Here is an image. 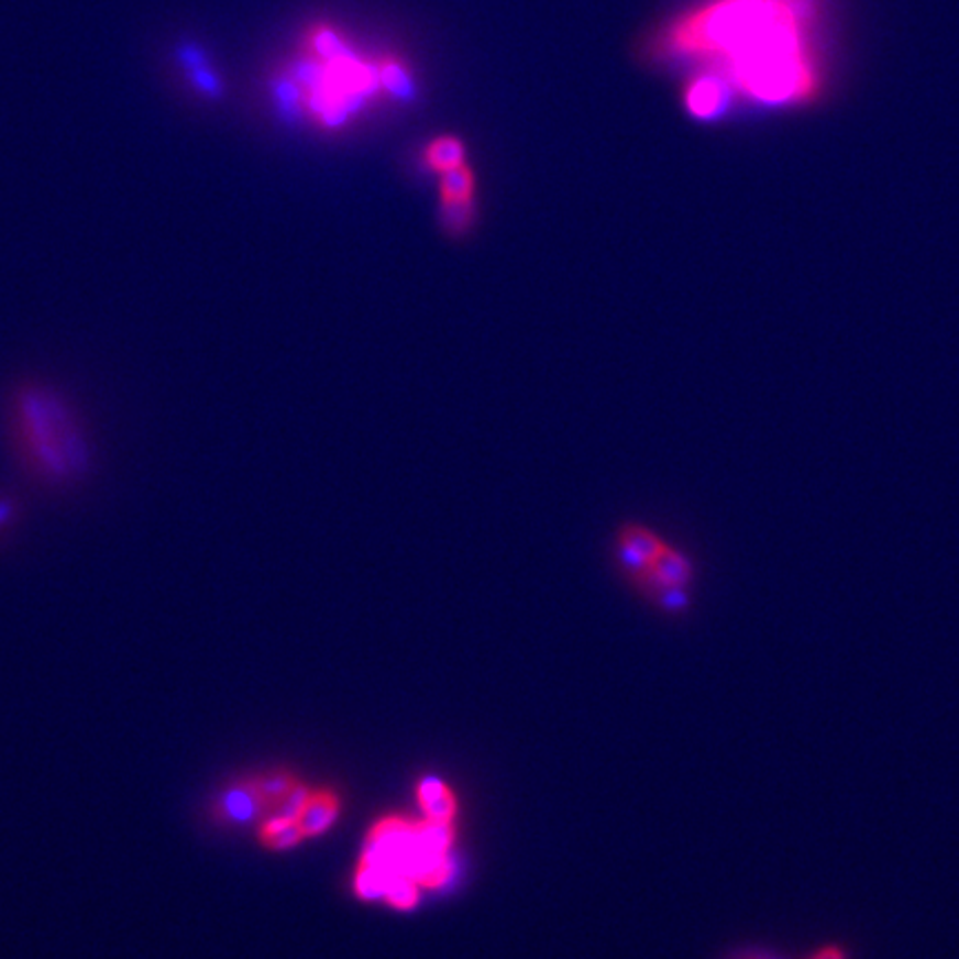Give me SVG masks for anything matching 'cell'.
I'll return each mask as SVG.
<instances>
[{"label": "cell", "instance_id": "6da1fadb", "mask_svg": "<svg viewBox=\"0 0 959 959\" xmlns=\"http://www.w3.org/2000/svg\"><path fill=\"white\" fill-rule=\"evenodd\" d=\"M817 0H715L680 41L723 63L715 76L760 107L811 104L824 87Z\"/></svg>", "mask_w": 959, "mask_h": 959}, {"label": "cell", "instance_id": "7a4b0ae2", "mask_svg": "<svg viewBox=\"0 0 959 959\" xmlns=\"http://www.w3.org/2000/svg\"><path fill=\"white\" fill-rule=\"evenodd\" d=\"M455 822L387 815L374 824L355 867L353 891L360 900H381L389 882L411 878L420 889L433 891L451 875V847Z\"/></svg>", "mask_w": 959, "mask_h": 959}, {"label": "cell", "instance_id": "3957f363", "mask_svg": "<svg viewBox=\"0 0 959 959\" xmlns=\"http://www.w3.org/2000/svg\"><path fill=\"white\" fill-rule=\"evenodd\" d=\"M12 440L21 462L41 483L65 487L91 462L89 440L74 407L45 385L21 387L10 407Z\"/></svg>", "mask_w": 959, "mask_h": 959}, {"label": "cell", "instance_id": "277c9868", "mask_svg": "<svg viewBox=\"0 0 959 959\" xmlns=\"http://www.w3.org/2000/svg\"><path fill=\"white\" fill-rule=\"evenodd\" d=\"M440 218L449 233H464L475 218V174L466 163L440 176Z\"/></svg>", "mask_w": 959, "mask_h": 959}, {"label": "cell", "instance_id": "5b68a950", "mask_svg": "<svg viewBox=\"0 0 959 959\" xmlns=\"http://www.w3.org/2000/svg\"><path fill=\"white\" fill-rule=\"evenodd\" d=\"M734 100V89L725 78L715 74L697 78L686 91V107L693 115L702 120H713L723 115Z\"/></svg>", "mask_w": 959, "mask_h": 959}, {"label": "cell", "instance_id": "8992f818", "mask_svg": "<svg viewBox=\"0 0 959 959\" xmlns=\"http://www.w3.org/2000/svg\"><path fill=\"white\" fill-rule=\"evenodd\" d=\"M267 806L261 800L254 780L231 784L224 793L218 795L213 806V817L222 822H250L258 815H265Z\"/></svg>", "mask_w": 959, "mask_h": 959}, {"label": "cell", "instance_id": "52a82bcc", "mask_svg": "<svg viewBox=\"0 0 959 959\" xmlns=\"http://www.w3.org/2000/svg\"><path fill=\"white\" fill-rule=\"evenodd\" d=\"M340 815V797L331 789H309V795L298 813V824L305 837H318L327 833Z\"/></svg>", "mask_w": 959, "mask_h": 959}, {"label": "cell", "instance_id": "ba28073f", "mask_svg": "<svg viewBox=\"0 0 959 959\" xmlns=\"http://www.w3.org/2000/svg\"><path fill=\"white\" fill-rule=\"evenodd\" d=\"M416 800L422 811V817L436 822H455L458 815V797L449 784L436 778H425L416 786Z\"/></svg>", "mask_w": 959, "mask_h": 959}, {"label": "cell", "instance_id": "9c48e42d", "mask_svg": "<svg viewBox=\"0 0 959 959\" xmlns=\"http://www.w3.org/2000/svg\"><path fill=\"white\" fill-rule=\"evenodd\" d=\"M305 833L296 817L265 813L258 826V842L269 851H289L305 842Z\"/></svg>", "mask_w": 959, "mask_h": 959}, {"label": "cell", "instance_id": "30bf717a", "mask_svg": "<svg viewBox=\"0 0 959 959\" xmlns=\"http://www.w3.org/2000/svg\"><path fill=\"white\" fill-rule=\"evenodd\" d=\"M425 161L433 174L442 176L444 172H451V169L464 165V161H466L464 143L455 136H440V139L431 141V145L427 147Z\"/></svg>", "mask_w": 959, "mask_h": 959}, {"label": "cell", "instance_id": "8fae6325", "mask_svg": "<svg viewBox=\"0 0 959 959\" xmlns=\"http://www.w3.org/2000/svg\"><path fill=\"white\" fill-rule=\"evenodd\" d=\"M252 780H254V786H256L261 800L267 806V813L298 784V778L294 773H289V771H283V769H274L269 773H261V775H256Z\"/></svg>", "mask_w": 959, "mask_h": 959}, {"label": "cell", "instance_id": "7c38bea8", "mask_svg": "<svg viewBox=\"0 0 959 959\" xmlns=\"http://www.w3.org/2000/svg\"><path fill=\"white\" fill-rule=\"evenodd\" d=\"M422 889L411 878H396L383 893V902L396 911H414L420 902Z\"/></svg>", "mask_w": 959, "mask_h": 959}, {"label": "cell", "instance_id": "4fadbf2b", "mask_svg": "<svg viewBox=\"0 0 959 959\" xmlns=\"http://www.w3.org/2000/svg\"><path fill=\"white\" fill-rule=\"evenodd\" d=\"M311 49H313V54H318V56L324 58V60L351 58V52H349V47L344 45V41H342L335 32H331V30H327V27H318V30L311 34Z\"/></svg>", "mask_w": 959, "mask_h": 959}, {"label": "cell", "instance_id": "5bb4252c", "mask_svg": "<svg viewBox=\"0 0 959 959\" xmlns=\"http://www.w3.org/2000/svg\"><path fill=\"white\" fill-rule=\"evenodd\" d=\"M381 82L385 85V89L392 91V96H396L400 100H409L414 96V89H416L407 69L394 60H389L381 67Z\"/></svg>", "mask_w": 959, "mask_h": 959}, {"label": "cell", "instance_id": "9a60e30c", "mask_svg": "<svg viewBox=\"0 0 959 959\" xmlns=\"http://www.w3.org/2000/svg\"><path fill=\"white\" fill-rule=\"evenodd\" d=\"M808 959H849V955L839 946H824L817 952H813Z\"/></svg>", "mask_w": 959, "mask_h": 959}, {"label": "cell", "instance_id": "2e32d148", "mask_svg": "<svg viewBox=\"0 0 959 959\" xmlns=\"http://www.w3.org/2000/svg\"><path fill=\"white\" fill-rule=\"evenodd\" d=\"M12 516H14L12 505H10L8 500H0V531H3V529L10 525Z\"/></svg>", "mask_w": 959, "mask_h": 959}, {"label": "cell", "instance_id": "e0dca14e", "mask_svg": "<svg viewBox=\"0 0 959 959\" xmlns=\"http://www.w3.org/2000/svg\"><path fill=\"white\" fill-rule=\"evenodd\" d=\"M745 959H762V957H745Z\"/></svg>", "mask_w": 959, "mask_h": 959}]
</instances>
